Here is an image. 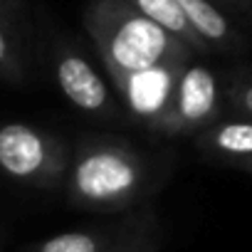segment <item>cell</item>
<instances>
[{"label": "cell", "instance_id": "3", "mask_svg": "<svg viewBox=\"0 0 252 252\" xmlns=\"http://www.w3.org/2000/svg\"><path fill=\"white\" fill-rule=\"evenodd\" d=\"M69 146L32 124H0V173L32 188H60L69 171Z\"/></svg>", "mask_w": 252, "mask_h": 252}, {"label": "cell", "instance_id": "4", "mask_svg": "<svg viewBox=\"0 0 252 252\" xmlns=\"http://www.w3.org/2000/svg\"><path fill=\"white\" fill-rule=\"evenodd\" d=\"M222 106L225 92L220 87L218 74L210 67L195 62L193 57L183 64L168 109L154 134L163 139L200 134L203 129L222 119Z\"/></svg>", "mask_w": 252, "mask_h": 252}, {"label": "cell", "instance_id": "6", "mask_svg": "<svg viewBox=\"0 0 252 252\" xmlns=\"http://www.w3.org/2000/svg\"><path fill=\"white\" fill-rule=\"evenodd\" d=\"M183 64L186 62H168V64H154L146 69L109 74L124 109L139 124H144L151 134L156 131L158 121L163 119L168 109V101L173 96L176 79Z\"/></svg>", "mask_w": 252, "mask_h": 252}, {"label": "cell", "instance_id": "10", "mask_svg": "<svg viewBox=\"0 0 252 252\" xmlns=\"http://www.w3.org/2000/svg\"><path fill=\"white\" fill-rule=\"evenodd\" d=\"M129 5H134L139 13H144L146 18L156 20L161 28H166L168 32H173L176 37H181L186 45H190L195 52H208L210 45L198 35V30L188 23V18L183 15V10L176 5V0H126Z\"/></svg>", "mask_w": 252, "mask_h": 252}, {"label": "cell", "instance_id": "8", "mask_svg": "<svg viewBox=\"0 0 252 252\" xmlns=\"http://www.w3.org/2000/svg\"><path fill=\"white\" fill-rule=\"evenodd\" d=\"M116 232H119V222L111 227L67 230L35 242L28 252H111Z\"/></svg>", "mask_w": 252, "mask_h": 252}, {"label": "cell", "instance_id": "9", "mask_svg": "<svg viewBox=\"0 0 252 252\" xmlns=\"http://www.w3.org/2000/svg\"><path fill=\"white\" fill-rule=\"evenodd\" d=\"M176 5L183 10L188 23L198 30V35L210 47H230L235 45L237 35L230 20L210 3V0H176Z\"/></svg>", "mask_w": 252, "mask_h": 252}, {"label": "cell", "instance_id": "11", "mask_svg": "<svg viewBox=\"0 0 252 252\" xmlns=\"http://www.w3.org/2000/svg\"><path fill=\"white\" fill-rule=\"evenodd\" d=\"M111 252H158V222L149 208L124 218Z\"/></svg>", "mask_w": 252, "mask_h": 252}, {"label": "cell", "instance_id": "16", "mask_svg": "<svg viewBox=\"0 0 252 252\" xmlns=\"http://www.w3.org/2000/svg\"><path fill=\"white\" fill-rule=\"evenodd\" d=\"M235 3H237V0H235Z\"/></svg>", "mask_w": 252, "mask_h": 252}, {"label": "cell", "instance_id": "15", "mask_svg": "<svg viewBox=\"0 0 252 252\" xmlns=\"http://www.w3.org/2000/svg\"><path fill=\"white\" fill-rule=\"evenodd\" d=\"M235 168H240V171H245V173H250V176H252V158H247V161H240Z\"/></svg>", "mask_w": 252, "mask_h": 252}, {"label": "cell", "instance_id": "7", "mask_svg": "<svg viewBox=\"0 0 252 252\" xmlns=\"http://www.w3.org/2000/svg\"><path fill=\"white\" fill-rule=\"evenodd\" d=\"M198 149L222 163L237 166L240 161L252 158V119H220L213 126L195 134Z\"/></svg>", "mask_w": 252, "mask_h": 252}, {"label": "cell", "instance_id": "14", "mask_svg": "<svg viewBox=\"0 0 252 252\" xmlns=\"http://www.w3.org/2000/svg\"><path fill=\"white\" fill-rule=\"evenodd\" d=\"M18 5H20V0H0V13L13 15L18 10Z\"/></svg>", "mask_w": 252, "mask_h": 252}, {"label": "cell", "instance_id": "5", "mask_svg": "<svg viewBox=\"0 0 252 252\" xmlns=\"http://www.w3.org/2000/svg\"><path fill=\"white\" fill-rule=\"evenodd\" d=\"M52 74L64 94V99L79 111L96 119H119L124 104L114 94L96 67L67 40H55L52 45Z\"/></svg>", "mask_w": 252, "mask_h": 252}, {"label": "cell", "instance_id": "2", "mask_svg": "<svg viewBox=\"0 0 252 252\" xmlns=\"http://www.w3.org/2000/svg\"><path fill=\"white\" fill-rule=\"evenodd\" d=\"M84 30L89 32L106 74L188 62L195 57L190 45L126 0H89L84 8Z\"/></svg>", "mask_w": 252, "mask_h": 252}, {"label": "cell", "instance_id": "12", "mask_svg": "<svg viewBox=\"0 0 252 252\" xmlns=\"http://www.w3.org/2000/svg\"><path fill=\"white\" fill-rule=\"evenodd\" d=\"M0 79L10 84L25 82V55L8 13H0Z\"/></svg>", "mask_w": 252, "mask_h": 252}, {"label": "cell", "instance_id": "1", "mask_svg": "<svg viewBox=\"0 0 252 252\" xmlns=\"http://www.w3.org/2000/svg\"><path fill=\"white\" fill-rule=\"evenodd\" d=\"M149 154L116 136H84L72 151L64 193L69 205L96 213H124L141 205L158 186Z\"/></svg>", "mask_w": 252, "mask_h": 252}, {"label": "cell", "instance_id": "13", "mask_svg": "<svg viewBox=\"0 0 252 252\" xmlns=\"http://www.w3.org/2000/svg\"><path fill=\"white\" fill-rule=\"evenodd\" d=\"M225 104L237 116L252 119V77H242V79L232 82L230 89L225 92Z\"/></svg>", "mask_w": 252, "mask_h": 252}]
</instances>
